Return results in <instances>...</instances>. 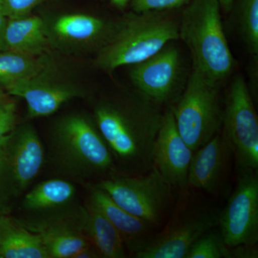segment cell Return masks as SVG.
<instances>
[{
	"instance_id": "cell-26",
	"label": "cell",
	"mask_w": 258,
	"mask_h": 258,
	"mask_svg": "<svg viewBox=\"0 0 258 258\" xmlns=\"http://www.w3.org/2000/svg\"><path fill=\"white\" fill-rule=\"evenodd\" d=\"M45 0H0L5 14L8 19L28 16L34 8Z\"/></svg>"
},
{
	"instance_id": "cell-23",
	"label": "cell",
	"mask_w": 258,
	"mask_h": 258,
	"mask_svg": "<svg viewBox=\"0 0 258 258\" xmlns=\"http://www.w3.org/2000/svg\"><path fill=\"white\" fill-rule=\"evenodd\" d=\"M236 20L249 53L258 57V0H237Z\"/></svg>"
},
{
	"instance_id": "cell-32",
	"label": "cell",
	"mask_w": 258,
	"mask_h": 258,
	"mask_svg": "<svg viewBox=\"0 0 258 258\" xmlns=\"http://www.w3.org/2000/svg\"><path fill=\"white\" fill-rule=\"evenodd\" d=\"M7 101H8L7 92L5 91L4 88L0 87V104Z\"/></svg>"
},
{
	"instance_id": "cell-9",
	"label": "cell",
	"mask_w": 258,
	"mask_h": 258,
	"mask_svg": "<svg viewBox=\"0 0 258 258\" xmlns=\"http://www.w3.org/2000/svg\"><path fill=\"white\" fill-rule=\"evenodd\" d=\"M57 149L71 167L87 173H102L113 165V155L101 133L81 116L66 118L57 129Z\"/></svg>"
},
{
	"instance_id": "cell-11",
	"label": "cell",
	"mask_w": 258,
	"mask_h": 258,
	"mask_svg": "<svg viewBox=\"0 0 258 258\" xmlns=\"http://www.w3.org/2000/svg\"><path fill=\"white\" fill-rule=\"evenodd\" d=\"M192 149L180 135L172 110L164 112L152 149V165L174 188L187 186Z\"/></svg>"
},
{
	"instance_id": "cell-2",
	"label": "cell",
	"mask_w": 258,
	"mask_h": 258,
	"mask_svg": "<svg viewBox=\"0 0 258 258\" xmlns=\"http://www.w3.org/2000/svg\"><path fill=\"white\" fill-rule=\"evenodd\" d=\"M218 0H192L184 10L179 38L189 48L193 70L213 82L228 77L235 62L222 25Z\"/></svg>"
},
{
	"instance_id": "cell-20",
	"label": "cell",
	"mask_w": 258,
	"mask_h": 258,
	"mask_svg": "<svg viewBox=\"0 0 258 258\" xmlns=\"http://www.w3.org/2000/svg\"><path fill=\"white\" fill-rule=\"evenodd\" d=\"M74 185L62 179H50L37 185L25 195L23 207L30 211L57 208L69 203L75 195Z\"/></svg>"
},
{
	"instance_id": "cell-28",
	"label": "cell",
	"mask_w": 258,
	"mask_h": 258,
	"mask_svg": "<svg viewBox=\"0 0 258 258\" xmlns=\"http://www.w3.org/2000/svg\"><path fill=\"white\" fill-rule=\"evenodd\" d=\"M257 244H240L230 248V258H257L258 249Z\"/></svg>"
},
{
	"instance_id": "cell-17",
	"label": "cell",
	"mask_w": 258,
	"mask_h": 258,
	"mask_svg": "<svg viewBox=\"0 0 258 258\" xmlns=\"http://www.w3.org/2000/svg\"><path fill=\"white\" fill-rule=\"evenodd\" d=\"M0 258H49L41 238L19 221L0 215Z\"/></svg>"
},
{
	"instance_id": "cell-14",
	"label": "cell",
	"mask_w": 258,
	"mask_h": 258,
	"mask_svg": "<svg viewBox=\"0 0 258 258\" xmlns=\"http://www.w3.org/2000/svg\"><path fill=\"white\" fill-rule=\"evenodd\" d=\"M91 203L114 226L125 245L135 254L145 248L155 236L154 226L120 208L108 194L96 186L91 191Z\"/></svg>"
},
{
	"instance_id": "cell-4",
	"label": "cell",
	"mask_w": 258,
	"mask_h": 258,
	"mask_svg": "<svg viewBox=\"0 0 258 258\" xmlns=\"http://www.w3.org/2000/svg\"><path fill=\"white\" fill-rule=\"evenodd\" d=\"M171 108L180 135L194 152L222 128L219 84L195 70L176 106Z\"/></svg>"
},
{
	"instance_id": "cell-19",
	"label": "cell",
	"mask_w": 258,
	"mask_h": 258,
	"mask_svg": "<svg viewBox=\"0 0 258 258\" xmlns=\"http://www.w3.org/2000/svg\"><path fill=\"white\" fill-rule=\"evenodd\" d=\"M26 227L40 235L49 258H72L81 249L91 244L80 227H71L62 222Z\"/></svg>"
},
{
	"instance_id": "cell-13",
	"label": "cell",
	"mask_w": 258,
	"mask_h": 258,
	"mask_svg": "<svg viewBox=\"0 0 258 258\" xmlns=\"http://www.w3.org/2000/svg\"><path fill=\"white\" fill-rule=\"evenodd\" d=\"M232 155L230 144L220 132L194 152L187 186L216 195L222 187Z\"/></svg>"
},
{
	"instance_id": "cell-31",
	"label": "cell",
	"mask_w": 258,
	"mask_h": 258,
	"mask_svg": "<svg viewBox=\"0 0 258 258\" xmlns=\"http://www.w3.org/2000/svg\"><path fill=\"white\" fill-rule=\"evenodd\" d=\"M218 1L221 6V9L223 10L225 13H229L233 8L235 0H218Z\"/></svg>"
},
{
	"instance_id": "cell-27",
	"label": "cell",
	"mask_w": 258,
	"mask_h": 258,
	"mask_svg": "<svg viewBox=\"0 0 258 258\" xmlns=\"http://www.w3.org/2000/svg\"><path fill=\"white\" fill-rule=\"evenodd\" d=\"M15 118V106L0 115V142L14 130Z\"/></svg>"
},
{
	"instance_id": "cell-8",
	"label": "cell",
	"mask_w": 258,
	"mask_h": 258,
	"mask_svg": "<svg viewBox=\"0 0 258 258\" xmlns=\"http://www.w3.org/2000/svg\"><path fill=\"white\" fill-rule=\"evenodd\" d=\"M220 210L208 207L180 208L161 233L135 254L137 258H186L191 246L218 225Z\"/></svg>"
},
{
	"instance_id": "cell-6",
	"label": "cell",
	"mask_w": 258,
	"mask_h": 258,
	"mask_svg": "<svg viewBox=\"0 0 258 258\" xmlns=\"http://www.w3.org/2000/svg\"><path fill=\"white\" fill-rule=\"evenodd\" d=\"M43 161V147L31 126L12 132L0 142V211L27 189Z\"/></svg>"
},
{
	"instance_id": "cell-29",
	"label": "cell",
	"mask_w": 258,
	"mask_h": 258,
	"mask_svg": "<svg viewBox=\"0 0 258 258\" xmlns=\"http://www.w3.org/2000/svg\"><path fill=\"white\" fill-rule=\"evenodd\" d=\"M101 257L98 251L91 244L84 247L74 254L72 258H96Z\"/></svg>"
},
{
	"instance_id": "cell-1",
	"label": "cell",
	"mask_w": 258,
	"mask_h": 258,
	"mask_svg": "<svg viewBox=\"0 0 258 258\" xmlns=\"http://www.w3.org/2000/svg\"><path fill=\"white\" fill-rule=\"evenodd\" d=\"M95 115L99 132L112 154L134 174L152 169L153 145L164 116L159 104L138 91L125 104L101 103Z\"/></svg>"
},
{
	"instance_id": "cell-7",
	"label": "cell",
	"mask_w": 258,
	"mask_h": 258,
	"mask_svg": "<svg viewBox=\"0 0 258 258\" xmlns=\"http://www.w3.org/2000/svg\"><path fill=\"white\" fill-rule=\"evenodd\" d=\"M222 127V134L230 144L239 169H257V114L242 76H236L229 88Z\"/></svg>"
},
{
	"instance_id": "cell-25",
	"label": "cell",
	"mask_w": 258,
	"mask_h": 258,
	"mask_svg": "<svg viewBox=\"0 0 258 258\" xmlns=\"http://www.w3.org/2000/svg\"><path fill=\"white\" fill-rule=\"evenodd\" d=\"M186 3L187 0H132V7L134 13H149L176 9Z\"/></svg>"
},
{
	"instance_id": "cell-18",
	"label": "cell",
	"mask_w": 258,
	"mask_h": 258,
	"mask_svg": "<svg viewBox=\"0 0 258 258\" xmlns=\"http://www.w3.org/2000/svg\"><path fill=\"white\" fill-rule=\"evenodd\" d=\"M45 25L37 16L8 19L3 36V51L33 55L47 45Z\"/></svg>"
},
{
	"instance_id": "cell-22",
	"label": "cell",
	"mask_w": 258,
	"mask_h": 258,
	"mask_svg": "<svg viewBox=\"0 0 258 258\" xmlns=\"http://www.w3.org/2000/svg\"><path fill=\"white\" fill-rule=\"evenodd\" d=\"M54 30L63 38L86 41L99 36L105 30V23L91 15H67L57 19Z\"/></svg>"
},
{
	"instance_id": "cell-16",
	"label": "cell",
	"mask_w": 258,
	"mask_h": 258,
	"mask_svg": "<svg viewBox=\"0 0 258 258\" xmlns=\"http://www.w3.org/2000/svg\"><path fill=\"white\" fill-rule=\"evenodd\" d=\"M79 227L101 257H125L121 235L93 204L90 203L82 210Z\"/></svg>"
},
{
	"instance_id": "cell-3",
	"label": "cell",
	"mask_w": 258,
	"mask_h": 258,
	"mask_svg": "<svg viewBox=\"0 0 258 258\" xmlns=\"http://www.w3.org/2000/svg\"><path fill=\"white\" fill-rule=\"evenodd\" d=\"M160 12L134 13L103 47L97 59L106 71L143 62L179 38V25Z\"/></svg>"
},
{
	"instance_id": "cell-12",
	"label": "cell",
	"mask_w": 258,
	"mask_h": 258,
	"mask_svg": "<svg viewBox=\"0 0 258 258\" xmlns=\"http://www.w3.org/2000/svg\"><path fill=\"white\" fill-rule=\"evenodd\" d=\"M179 50L166 45L157 54L132 66L130 78L137 91L158 104L169 101L180 73Z\"/></svg>"
},
{
	"instance_id": "cell-24",
	"label": "cell",
	"mask_w": 258,
	"mask_h": 258,
	"mask_svg": "<svg viewBox=\"0 0 258 258\" xmlns=\"http://www.w3.org/2000/svg\"><path fill=\"white\" fill-rule=\"evenodd\" d=\"M186 258H230V248L220 231L213 228L194 243Z\"/></svg>"
},
{
	"instance_id": "cell-5",
	"label": "cell",
	"mask_w": 258,
	"mask_h": 258,
	"mask_svg": "<svg viewBox=\"0 0 258 258\" xmlns=\"http://www.w3.org/2000/svg\"><path fill=\"white\" fill-rule=\"evenodd\" d=\"M96 187L120 208L154 227L165 218L174 188L154 167L144 174L103 180Z\"/></svg>"
},
{
	"instance_id": "cell-21",
	"label": "cell",
	"mask_w": 258,
	"mask_h": 258,
	"mask_svg": "<svg viewBox=\"0 0 258 258\" xmlns=\"http://www.w3.org/2000/svg\"><path fill=\"white\" fill-rule=\"evenodd\" d=\"M41 71L42 64L32 55L0 52V87L4 89L22 80L37 77Z\"/></svg>"
},
{
	"instance_id": "cell-10",
	"label": "cell",
	"mask_w": 258,
	"mask_h": 258,
	"mask_svg": "<svg viewBox=\"0 0 258 258\" xmlns=\"http://www.w3.org/2000/svg\"><path fill=\"white\" fill-rule=\"evenodd\" d=\"M220 232L227 247L258 242L257 169H240L235 191L219 215Z\"/></svg>"
},
{
	"instance_id": "cell-15",
	"label": "cell",
	"mask_w": 258,
	"mask_h": 258,
	"mask_svg": "<svg viewBox=\"0 0 258 258\" xmlns=\"http://www.w3.org/2000/svg\"><path fill=\"white\" fill-rule=\"evenodd\" d=\"M5 91L26 101L30 118L48 116L66 101L77 96L71 88L45 83L37 77L13 83L5 88Z\"/></svg>"
},
{
	"instance_id": "cell-30",
	"label": "cell",
	"mask_w": 258,
	"mask_h": 258,
	"mask_svg": "<svg viewBox=\"0 0 258 258\" xmlns=\"http://www.w3.org/2000/svg\"><path fill=\"white\" fill-rule=\"evenodd\" d=\"M8 18L5 14L4 10L3 9L1 3H0V52H3V36L5 28H6L7 23H8Z\"/></svg>"
}]
</instances>
